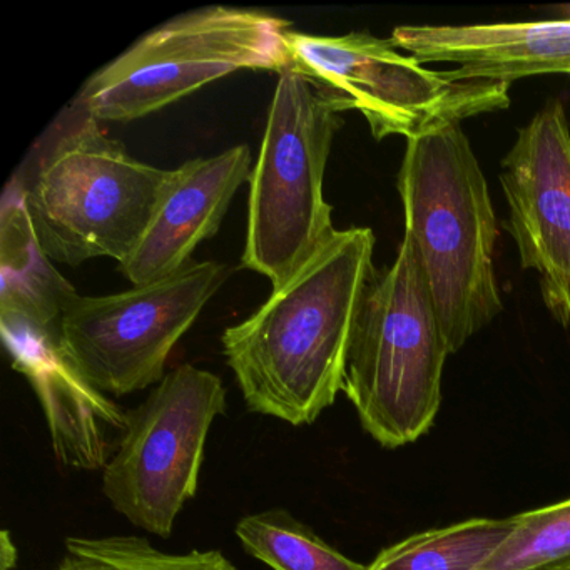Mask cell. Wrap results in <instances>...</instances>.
<instances>
[{
	"label": "cell",
	"instance_id": "obj_1",
	"mask_svg": "<svg viewBox=\"0 0 570 570\" xmlns=\"http://www.w3.org/2000/svg\"><path fill=\"white\" fill-rule=\"evenodd\" d=\"M375 233L335 235L272 296L222 336L249 412L312 425L343 392L363 296L376 269Z\"/></svg>",
	"mask_w": 570,
	"mask_h": 570
},
{
	"label": "cell",
	"instance_id": "obj_2",
	"mask_svg": "<svg viewBox=\"0 0 570 570\" xmlns=\"http://www.w3.org/2000/svg\"><path fill=\"white\" fill-rule=\"evenodd\" d=\"M396 189L406 238L425 276L450 353L502 313L497 226L485 175L462 122L406 141Z\"/></svg>",
	"mask_w": 570,
	"mask_h": 570
},
{
	"label": "cell",
	"instance_id": "obj_3",
	"mask_svg": "<svg viewBox=\"0 0 570 570\" xmlns=\"http://www.w3.org/2000/svg\"><path fill=\"white\" fill-rule=\"evenodd\" d=\"M173 179L175 171L132 158L75 105L14 181L46 255L79 266L95 258L121 265L141 242Z\"/></svg>",
	"mask_w": 570,
	"mask_h": 570
},
{
	"label": "cell",
	"instance_id": "obj_4",
	"mask_svg": "<svg viewBox=\"0 0 570 570\" xmlns=\"http://www.w3.org/2000/svg\"><path fill=\"white\" fill-rule=\"evenodd\" d=\"M450 353L412 242L373 275L356 318L343 393L363 430L385 449L432 429Z\"/></svg>",
	"mask_w": 570,
	"mask_h": 570
},
{
	"label": "cell",
	"instance_id": "obj_5",
	"mask_svg": "<svg viewBox=\"0 0 570 570\" xmlns=\"http://www.w3.org/2000/svg\"><path fill=\"white\" fill-rule=\"evenodd\" d=\"M338 112L293 69L278 75L258 161L249 175L243 266L285 285L333 235L325 171Z\"/></svg>",
	"mask_w": 570,
	"mask_h": 570
},
{
	"label": "cell",
	"instance_id": "obj_6",
	"mask_svg": "<svg viewBox=\"0 0 570 570\" xmlns=\"http://www.w3.org/2000/svg\"><path fill=\"white\" fill-rule=\"evenodd\" d=\"M289 31L285 19L249 9L178 16L91 76L75 105L99 122H129L233 72L282 75L292 69Z\"/></svg>",
	"mask_w": 570,
	"mask_h": 570
},
{
	"label": "cell",
	"instance_id": "obj_7",
	"mask_svg": "<svg viewBox=\"0 0 570 570\" xmlns=\"http://www.w3.org/2000/svg\"><path fill=\"white\" fill-rule=\"evenodd\" d=\"M292 69L312 82L336 112L356 111L376 141L420 138L453 122L503 111L507 82L466 78L455 68L435 71L392 39L368 32L312 36L289 31Z\"/></svg>",
	"mask_w": 570,
	"mask_h": 570
},
{
	"label": "cell",
	"instance_id": "obj_8",
	"mask_svg": "<svg viewBox=\"0 0 570 570\" xmlns=\"http://www.w3.org/2000/svg\"><path fill=\"white\" fill-rule=\"evenodd\" d=\"M228 412L223 380L198 366H178L128 410L121 445L102 469V492L116 512L168 539L186 502L198 492L209 429Z\"/></svg>",
	"mask_w": 570,
	"mask_h": 570
},
{
	"label": "cell",
	"instance_id": "obj_9",
	"mask_svg": "<svg viewBox=\"0 0 570 570\" xmlns=\"http://www.w3.org/2000/svg\"><path fill=\"white\" fill-rule=\"evenodd\" d=\"M228 278L203 262L151 285L105 296H76L61 323V348L102 393L126 396L158 385L179 340Z\"/></svg>",
	"mask_w": 570,
	"mask_h": 570
},
{
	"label": "cell",
	"instance_id": "obj_10",
	"mask_svg": "<svg viewBox=\"0 0 570 570\" xmlns=\"http://www.w3.org/2000/svg\"><path fill=\"white\" fill-rule=\"evenodd\" d=\"M509 205L505 229L520 266L539 276L543 305L570 326V128L566 108L550 99L523 128L502 161Z\"/></svg>",
	"mask_w": 570,
	"mask_h": 570
},
{
	"label": "cell",
	"instance_id": "obj_11",
	"mask_svg": "<svg viewBox=\"0 0 570 570\" xmlns=\"http://www.w3.org/2000/svg\"><path fill=\"white\" fill-rule=\"evenodd\" d=\"M249 175L252 151L245 145L175 169V179L141 242L119 265L122 275L132 286L151 285L191 265L193 253L218 233Z\"/></svg>",
	"mask_w": 570,
	"mask_h": 570
},
{
	"label": "cell",
	"instance_id": "obj_12",
	"mask_svg": "<svg viewBox=\"0 0 570 570\" xmlns=\"http://www.w3.org/2000/svg\"><path fill=\"white\" fill-rule=\"evenodd\" d=\"M6 350L41 403L56 459L69 469H105L125 439L128 410L79 372L62 352L61 338L12 343Z\"/></svg>",
	"mask_w": 570,
	"mask_h": 570
},
{
	"label": "cell",
	"instance_id": "obj_13",
	"mask_svg": "<svg viewBox=\"0 0 570 570\" xmlns=\"http://www.w3.org/2000/svg\"><path fill=\"white\" fill-rule=\"evenodd\" d=\"M390 39L423 65H453L466 78L512 85L532 76L570 75V19L399 26Z\"/></svg>",
	"mask_w": 570,
	"mask_h": 570
},
{
	"label": "cell",
	"instance_id": "obj_14",
	"mask_svg": "<svg viewBox=\"0 0 570 570\" xmlns=\"http://www.w3.org/2000/svg\"><path fill=\"white\" fill-rule=\"evenodd\" d=\"M0 328L4 343L61 336L66 309L79 295L39 245L18 183L0 213Z\"/></svg>",
	"mask_w": 570,
	"mask_h": 570
},
{
	"label": "cell",
	"instance_id": "obj_15",
	"mask_svg": "<svg viewBox=\"0 0 570 570\" xmlns=\"http://www.w3.org/2000/svg\"><path fill=\"white\" fill-rule=\"evenodd\" d=\"M517 515L463 520L415 533L376 556L366 570H479L515 529Z\"/></svg>",
	"mask_w": 570,
	"mask_h": 570
},
{
	"label": "cell",
	"instance_id": "obj_16",
	"mask_svg": "<svg viewBox=\"0 0 570 570\" xmlns=\"http://www.w3.org/2000/svg\"><path fill=\"white\" fill-rule=\"evenodd\" d=\"M235 533L249 556L273 570H366L285 509L243 517Z\"/></svg>",
	"mask_w": 570,
	"mask_h": 570
},
{
	"label": "cell",
	"instance_id": "obj_17",
	"mask_svg": "<svg viewBox=\"0 0 570 570\" xmlns=\"http://www.w3.org/2000/svg\"><path fill=\"white\" fill-rule=\"evenodd\" d=\"M479 570H570V499L517 513L515 529Z\"/></svg>",
	"mask_w": 570,
	"mask_h": 570
},
{
	"label": "cell",
	"instance_id": "obj_18",
	"mask_svg": "<svg viewBox=\"0 0 570 570\" xmlns=\"http://www.w3.org/2000/svg\"><path fill=\"white\" fill-rule=\"evenodd\" d=\"M66 549L98 570H238L222 550L163 552L138 535L68 537Z\"/></svg>",
	"mask_w": 570,
	"mask_h": 570
},
{
	"label": "cell",
	"instance_id": "obj_19",
	"mask_svg": "<svg viewBox=\"0 0 570 570\" xmlns=\"http://www.w3.org/2000/svg\"><path fill=\"white\" fill-rule=\"evenodd\" d=\"M19 552L9 530L0 533V570H12L18 566Z\"/></svg>",
	"mask_w": 570,
	"mask_h": 570
},
{
	"label": "cell",
	"instance_id": "obj_20",
	"mask_svg": "<svg viewBox=\"0 0 570 570\" xmlns=\"http://www.w3.org/2000/svg\"><path fill=\"white\" fill-rule=\"evenodd\" d=\"M56 570H98L92 566L89 560L82 559V557L72 556V553H66L65 559L59 562L58 569Z\"/></svg>",
	"mask_w": 570,
	"mask_h": 570
},
{
	"label": "cell",
	"instance_id": "obj_21",
	"mask_svg": "<svg viewBox=\"0 0 570 570\" xmlns=\"http://www.w3.org/2000/svg\"><path fill=\"white\" fill-rule=\"evenodd\" d=\"M562 11L563 16H566V18L563 19H570V6H566V8H563Z\"/></svg>",
	"mask_w": 570,
	"mask_h": 570
}]
</instances>
